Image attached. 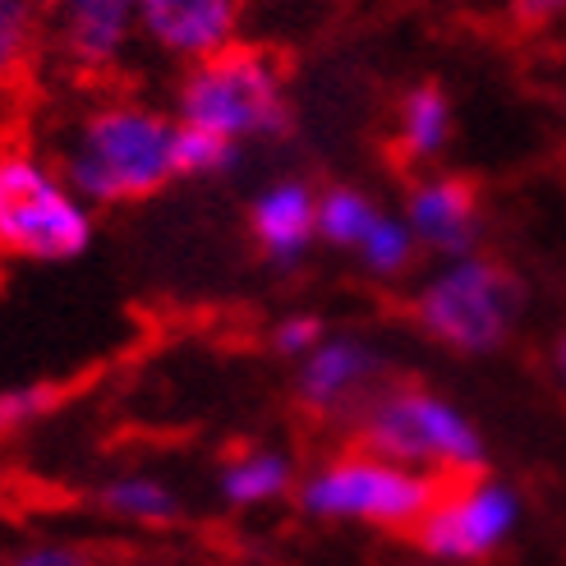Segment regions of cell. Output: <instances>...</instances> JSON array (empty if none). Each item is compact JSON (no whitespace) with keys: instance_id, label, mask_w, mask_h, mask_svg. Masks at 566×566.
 Returning <instances> with one entry per match:
<instances>
[{"instance_id":"cell-24","label":"cell","mask_w":566,"mask_h":566,"mask_svg":"<svg viewBox=\"0 0 566 566\" xmlns=\"http://www.w3.org/2000/svg\"><path fill=\"white\" fill-rule=\"evenodd\" d=\"M553 374H557V382L566 387V332L557 336V346H553Z\"/></svg>"},{"instance_id":"cell-7","label":"cell","mask_w":566,"mask_h":566,"mask_svg":"<svg viewBox=\"0 0 566 566\" xmlns=\"http://www.w3.org/2000/svg\"><path fill=\"white\" fill-rule=\"evenodd\" d=\"M516 521H521V497L479 470L447 479L433 506L410 530V539L419 553L438 562H484L512 539Z\"/></svg>"},{"instance_id":"cell-12","label":"cell","mask_w":566,"mask_h":566,"mask_svg":"<svg viewBox=\"0 0 566 566\" xmlns=\"http://www.w3.org/2000/svg\"><path fill=\"white\" fill-rule=\"evenodd\" d=\"M249 231L276 268H295L318 240V193L304 180L268 185L249 208Z\"/></svg>"},{"instance_id":"cell-10","label":"cell","mask_w":566,"mask_h":566,"mask_svg":"<svg viewBox=\"0 0 566 566\" xmlns=\"http://www.w3.org/2000/svg\"><path fill=\"white\" fill-rule=\"evenodd\" d=\"M138 33V0H55V46L78 74H106Z\"/></svg>"},{"instance_id":"cell-8","label":"cell","mask_w":566,"mask_h":566,"mask_svg":"<svg viewBox=\"0 0 566 566\" xmlns=\"http://www.w3.org/2000/svg\"><path fill=\"white\" fill-rule=\"evenodd\" d=\"M382 378V355L355 336H323V342L300 359L295 401L314 419H342L369 401Z\"/></svg>"},{"instance_id":"cell-19","label":"cell","mask_w":566,"mask_h":566,"mask_svg":"<svg viewBox=\"0 0 566 566\" xmlns=\"http://www.w3.org/2000/svg\"><path fill=\"white\" fill-rule=\"evenodd\" d=\"M240 161V144L176 120V176H221Z\"/></svg>"},{"instance_id":"cell-4","label":"cell","mask_w":566,"mask_h":566,"mask_svg":"<svg viewBox=\"0 0 566 566\" xmlns=\"http://www.w3.org/2000/svg\"><path fill=\"white\" fill-rule=\"evenodd\" d=\"M93 244V208L61 166L28 148H0V259L70 263Z\"/></svg>"},{"instance_id":"cell-18","label":"cell","mask_w":566,"mask_h":566,"mask_svg":"<svg viewBox=\"0 0 566 566\" xmlns=\"http://www.w3.org/2000/svg\"><path fill=\"white\" fill-rule=\"evenodd\" d=\"M415 249H419V240H415V231H410V221L382 212V217L369 226V235L359 240L355 253H359V263L369 268L374 276H396V272L410 268Z\"/></svg>"},{"instance_id":"cell-11","label":"cell","mask_w":566,"mask_h":566,"mask_svg":"<svg viewBox=\"0 0 566 566\" xmlns=\"http://www.w3.org/2000/svg\"><path fill=\"white\" fill-rule=\"evenodd\" d=\"M406 221L423 249L442 259H465L479 244V198L457 176H429L406 198Z\"/></svg>"},{"instance_id":"cell-14","label":"cell","mask_w":566,"mask_h":566,"mask_svg":"<svg viewBox=\"0 0 566 566\" xmlns=\"http://www.w3.org/2000/svg\"><path fill=\"white\" fill-rule=\"evenodd\" d=\"M97 506L111 521H125L138 530H166L185 516L180 493L157 474H116L97 489Z\"/></svg>"},{"instance_id":"cell-2","label":"cell","mask_w":566,"mask_h":566,"mask_svg":"<svg viewBox=\"0 0 566 566\" xmlns=\"http://www.w3.org/2000/svg\"><path fill=\"white\" fill-rule=\"evenodd\" d=\"M355 447L438 479L484 470V438L474 423L429 387H378L355 410Z\"/></svg>"},{"instance_id":"cell-21","label":"cell","mask_w":566,"mask_h":566,"mask_svg":"<svg viewBox=\"0 0 566 566\" xmlns=\"http://www.w3.org/2000/svg\"><path fill=\"white\" fill-rule=\"evenodd\" d=\"M6 566H97V557L83 544H65V539H38L23 544L19 553H10Z\"/></svg>"},{"instance_id":"cell-15","label":"cell","mask_w":566,"mask_h":566,"mask_svg":"<svg viewBox=\"0 0 566 566\" xmlns=\"http://www.w3.org/2000/svg\"><path fill=\"white\" fill-rule=\"evenodd\" d=\"M396 144L415 161H433L451 144V102L438 83H419L396 111Z\"/></svg>"},{"instance_id":"cell-9","label":"cell","mask_w":566,"mask_h":566,"mask_svg":"<svg viewBox=\"0 0 566 566\" xmlns=\"http://www.w3.org/2000/svg\"><path fill=\"white\" fill-rule=\"evenodd\" d=\"M249 0H138V33L157 51L193 65L235 46Z\"/></svg>"},{"instance_id":"cell-13","label":"cell","mask_w":566,"mask_h":566,"mask_svg":"<svg viewBox=\"0 0 566 566\" xmlns=\"http://www.w3.org/2000/svg\"><path fill=\"white\" fill-rule=\"evenodd\" d=\"M295 461L286 451H272V447H249L235 451L231 461L217 470V493L226 506H268L276 497L295 493Z\"/></svg>"},{"instance_id":"cell-17","label":"cell","mask_w":566,"mask_h":566,"mask_svg":"<svg viewBox=\"0 0 566 566\" xmlns=\"http://www.w3.org/2000/svg\"><path fill=\"white\" fill-rule=\"evenodd\" d=\"M42 33V0H0V83L28 70Z\"/></svg>"},{"instance_id":"cell-3","label":"cell","mask_w":566,"mask_h":566,"mask_svg":"<svg viewBox=\"0 0 566 566\" xmlns=\"http://www.w3.org/2000/svg\"><path fill=\"white\" fill-rule=\"evenodd\" d=\"M180 125L221 134L231 144L253 138H281L291 129L286 78L268 51L226 46L208 61H193L176 93Z\"/></svg>"},{"instance_id":"cell-5","label":"cell","mask_w":566,"mask_h":566,"mask_svg":"<svg viewBox=\"0 0 566 566\" xmlns=\"http://www.w3.org/2000/svg\"><path fill=\"white\" fill-rule=\"evenodd\" d=\"M442 484L447 479L438 474H423L378 457V451L350 447L342 457L323 461L318 470H308L295 484V502L318 521H359L410 534L419 516L433 506Z\"/></svg>"},{"instance_id":"cell-1","label":"cell","mask_w":566,"mask_h":566,"mask_svg":"<svg viewBox=\"0 0 566 566\" xmlns=\"http://www.w3.org/2000/svg\"><path fill=\"white\" fill-rule=\"evenodd\" d=\"M55 166L88 208L138 203L176 180V120L148 102H97L74 120Z\"/></svg>"},{"instance_id":"cell-6","label":"cell","mask_w":566,"mask_h":566,"mask_svg":"<svg viewBox=\"0 0 566 566\" xmlns=\"http://www.w3.org/2000/svg\"><path fill=\"white\" fill-rule=\"evenodd\" d=\"M521 318V281L493 259H451L415 295V323L457 355H489Z\"/></svg>"},{"instance_id":"cell-16","label":"cell","mask_w":566,"mask_h":566,"mask_svg":"<svg viewBox=\"0 0 566 566\" xmlns=\"http://www.w3.org/2000/svg\"><path fill=\"white\" fill-rule=\"evenodd\" d=\"M382 212L350 185H336L327 193H318V240L336 244V249H359V240L369 235V226Z\"/></svg>"},{"instance_id":"cell-22","label":"cell","mask_w":566,"mask_h":566,"mask_svg":"<svg viewBox=\"0 0 566 566\" xmlns=\"http://www.w3.org/2000/svg\"><path fill=\"white\" fill-rule=\"evenodd\" d=\"M323 323L314 318V314H291V318H281L276 327H272V346L281 350V355H291V359H304L308 350H314L318 342H323Z\"/></svg>"},{"instance_id":"cell-20","label":"cell","mask_w":566,"mask_h":566,"mask_svg":"<svg viewBox=\"0 0 566 566\" xmlns=\"http://www.w3.org/2000/svg\"><path fill=\"white\" fill-rule=\"evenodd\" d=\"M55 401H61V387H51V382L6 387L0 391V438H10L19 429H28V423H38L42 415L55 410Z\"/></svg>"},{"instance_id":"cell-23","label":"cell","mask_w":566,"mask_h":566,"mask_svg":"<svg viewBox=\"0 0 566 566\" xmlns=\"http://www.w3.org/2000/svg\"><path fill=\"white\" fill-rule=\"evenodd\" d=\"M512 10H516V19L525 28H544V23L566 19V0H516Z\"/></svg>"}]
</instances>
